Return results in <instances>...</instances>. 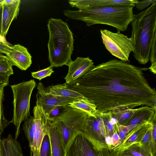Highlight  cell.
I'll use <instances>...</instances> for the list:
<instances>
[{"mask_svg":"<svg viewBox=\"0 0 156 156\" xmlns=\"http://www.w3.org/2000/svg\"><path fill=\"white\" fill-rule=\"evenodd\" d=\"M33 111L34 128L33 147L30 153L31 156H39L42 141L48 133L49 120L41 106L36 105Z\"/></svg>","mask_w":156,"mask_h":156,"instance_id":"11","label":"cell"},{"mask_svg":"<svg viewBox=\"0 0 156 156\" xmlns=\"http://www.w3.org/2000/svg\"><path fill=\"white\" fill-rule=\"evenodd\" d=\"M155 2H156V0H146L141 1L138 0L135 4V6L138 9L142 10Z\"/></svg>","mask_w":156,"mask_h":156,"instance_id":"34","label":"cell"},{"mask_svg":"<svg viewBox=\"0 0 156 156\" xmlns=\"http://www.w3.org/2000/svg\"><path fill=\"white\" fill-rule=\"evenodd\" d=\"M2 140L1 138V136H0V156H2Z\"/></svg>","mask_w":156,"mask_h":156,"instance_id":"40","label":"cell"},{"mask_svg":"<svg viewBox=\"0 0 156 156\" xmlns=\"http://www.w3.org/2000/svg\"><path fill=\"white\" fill-rule=\"evenodd\" d=\"M47 26L50 66L58 67L68 66L72 61L71 56L74 50L72 32L68 24L61 19L51 18L48 21Z\"/></svg>","mask_w":156,"mask_h":156,"instance_id":"4","label":"cell"},{"mask_svg":"<svg viewBox=\"0 0 156 156\" xmlns=\"http://www.w3.org/2000/svg\"><path fill=\"white\" fill-rule=\"evenodd\" d=\"M131 6H108L78 10H64L69 18L80 20L89 27L96 24L108 25L118 31H124L132 20L133 14Z\"/></svg>","mask_w":156,"mask_h":156,"instance_id":"2","label":"cell"},{"mask_svg":"<svg viewBox=\"0 0 156 156\" xmlns=\"http://www.w3.org/2000/svg\"><path fill=\"white\" fill-rule=\"evenodd\" d=\"M20 4V0H16L15 2L11 4H5L2 1L1 14V36L5 38L12 22L16 19L19 14Z\"/></svg>","mask_w":156,"mask_h":156,"instance_id":"15","label":"cell"},{"mask_svg":"<svg viewBox=\"0 0 156 156\" xmlns=\"http://www.w3.org/2000/svg\"><path fill=\"white\" fill-rule=\"evenodd\" d=\"M66 106H59L52 110L48 117L49 120L52 122L64 110Z\"/></svg>","mask_w":156,"mask_h":156,"instance_id":"33","label":"cell"},{"mask_svg":"<svg viewBox=\"0 0 156 156\" xmlns=\"http://www.w3.org/2000/svg\"><path fill=\"white\" fill-rule=\"evenodd\" d=\"M12 66L7 58L0 60V75L9 77L13 74Z\"/></svg>","mask_w":156,"mask_h":156,"instance_id":"28","label":"cell"},{"mask_svg":"<svg viewBox=\"0 0 156 156\" xmlns=\"http://www.w3.org/2000/svg\"><path fill=\"white\" fill-rule=\"evenodd\" d=\"M131 23L133 56L140 63L145 64L149 60L152 44L156 36V2L133 15Z\"/></svg>","mask_w":156,"mask_h":156,"instance_id":"3","label":"cell"},{"mask_svg":"<svg viewBox=\"0 0 156 156\" xmlns=\"http://www.w3.org/2000/svg\"><path fill=\"white\" fill-rule=\"evenodd\" d=\"M12 50L6 55L12 66L22 70H26L31 65L32 56L27 49L19 44L11 46Z\"/></svg>","mask_w":156,"mask_h":156,"instance_id":"14","label":"cell"},{"mask_svg":"<svg viewBox=\"0 0 156 156\" xmlns=\"http://www.w3.org/2000/svg\"><path fill=\"white\" fill-rule=\"evenodd\" d=\"M1 14V11L0 12V36H1V32H2Z\"/></svg>","mask_w":156,"mask_h":156,"instance_id":"41","label":"cell"},{"mask_svg":"<svg viewBox=\"0 0 156 156\" xmlns=\"http://www.w3.org/2000/svg\"><path fill=\"white\" fill-rule=\"evenodd\" d=\"M51 147V156H66L61 136L55 125L49 121L48 128Z\"/></svg>","mask_w":156,"mask_h":156,"instance_id":"17","label":"cell"},{"mask_svg":"<svg viewBox=\"0 0 156 156\" xmlns=\"http://www.w3.org/2000/svg\"><path fill=\"white\" fill-rule=\"evenodd\" d=\"M117 153L112 146L98 149L81 133L73 138L66 150V156H117Z\"/></svg>","mask_w":156,"mask_h":156,"instance_id":"8","label":"cell"},{"mask_svg":"<svg viewBox=\"0 0 156 156\" xmlns=\"http://www.w3.org/2000/svg\"><path fill=\"white\" fill-rule=\"evenodd\" d=\"M2 1L3 0H0V12L1 11L2 7Z\"/></svg>","mask_w":156,"mask_h":156,"instance_id":"42","label":"cell"},{"mask_svg":"<svg viewBox=\"0 0 156 156\" xmlns=\"http://www.w3.org/2000/svg\"><path fill=\"white\" fill-rule=\"evenodd\" d=\"M34 125L33 116H30L25 121L23 125V130L29 143L31 152L33 149Z\"/></svg>","mask_w":156,"mask_h":156,"instance_id":"24","label":"cell"},{"mask_svg":"<svg viewBox=\"0 0 156 156\" xmlns=\"http://www.w3.org/2000/svg\"><path fill=\"white\" fill-rule=\"evenodd\" d=\"M105 140L106 144L107 146L109 147L112 146V145L111 137L109 136H106Z\"/></svg>","mask_w":156,"mask_h":156,"instance_id":"38","label":"cell"},{"mask_svg":"<svg viewBox=\"0 0 156 156\" xmlns=\"http://www.w3.org/2000/svg\"><path fill=\"white\" fill-rule=\"evenodd\" d=\"M37 91L36 95V105L42 107L48 117L55 107L59 106L69 105V103L76 100L52 94L48 87H45L41 82L37 84Z\"/></svg>","mask_w":156,"mask_h":156,"instance_id":"10","label":"cell"},{"mask_svg":"<svg viewBox=\"0 0 156 156\" xmlns=\"http://www.w3.org/2000/svg\"><path fill=\"white\" fill-rule=\"evenodd\" d=\"M68 105L83 111L88 115L96 117V106L93 102L87 98L74 100L69 103Z\"/></svg>","mask_w":156,"mask_h":156,"instance_id":"21","label":"cell"},{"mask_svg":"<svg viewBox=\"0 0 156 156\" xmlns=\"http://www.w3.org/2000/svg\"><path fill=\"white\" fill-rule=\"evenodd\" d=\"M152 123V122H151ZM152 124L148 129L140 143L141 145L152 156H156L154 153L151 139Z\"/></svg>","mask_w":156,"mask_h":156,"instance_id":"25","label":"cell"},{"mask_svg":"<svg viewBox=\"0 0 156 156\" xmlns=\"http://www.w3.org/2000/svg\"><path fill=\"white\" fill-rule=\"evenodd\" d=\"M2 156H24L20 143L9 134L2 140Z\"/></svg>","mask_w":156,"mask_h":156,"instance_id":"19","label":"cell"},{"mask_svg":"<svg viewBox=\"0 0 156 156\" xmlns=\"http://www.w3.org/2000/svg\"><path fill=\"white\" fill-rule=\"evenodd\" d=\"M9 77L0 75V88L4 87L9 84Z\"/></svg>","mask_w":156,"mask_h":156,"instance_id":"37","label":"cell"},{"mask_svg":"<svg viewBox=\"0 0 156 156\" xmlns=\"http://www.w3.org/2000/svg\"><path fill=\"white\" fill-rule=\"evenodd\" d=\"M152 124L151 139L154 154L156 155V115L154 114L151 122Z\"/></svg>","mask_w":156,"mask_h":156,"instance_id":"32","label":"cell"},{"mask_svg":"<svg viewBox=\"0 0 156 156\" xmlns=\"http://www.w3.org/2000/svg\"><path fill=\"white\" fill-rule=\"evenodd\" d=\"M48 88L51 93L61 97L76 100L86 98L78 92L69 88L66 83L49 86Z\"/></svg>","mask_w":156,"mask_h":156,"instance_id":"20","label":"cell"},{"mask_svg":"<svg viewBox=\"0 0 156 156\" xmlns=\"http://www.w3.org/2000/svg\"><path fill=\"white\" fill-rule=\"evenodd\" d=\"M112 145L116 147L120 145L121 142L117 131L115 132L111 137Z\"/></svg>","mask_w":156,"mask_h":156,"instance_id":"36","label":"cell"},{"mask_svg":"<svg viewBox=\"0 0 156 156\" xmlns=\"http://www.w3.org/2000/svg\"><path fill=\"white\" fill-rule=\"evenodd\" d=\"M100 32L103 43L109 52L120 60L129 61L130 54L133 49L131 38L120 31L114 33L102 29Z\"/></svg>","mask_w":156,"mask_h":156,"instance_id":"7","label":"cell"},{"mask_svg":"<svg viewBox=\"0 0 156 156\" xmlns=\"http://www.w3.org/2000/svg\"><path fill=\"white\" fill-rule=\"evenodd\" d=\"M156 109L147 106L135 108L129 120L124 126H136L144 122H151L156 113Z\"/></svg>","mask_w":156,"mask_h":156,"instance_id":"18","label":"cell"},{"mask_svg":"<svg viewBox=\"0 0 156 156\" xmlns=\"http://www.w3.org/2000/svg\"><path fill=\"white\" fill-rule=\"evenodd\" d=\"M36 85L35 80H31L10 86L13 93V118L10 122L15 126L16 139L20 133L21 123L30 117V98Z\"/></svg>","mask_w":156,"mask_h":156,"instance_id":"6","label":"cell"},{"mask_svg":"<svg viewBox=\"0 0 156 156\" xmlns=\"http://www.w3.org/2000/svg\"><path fill=\"white\" fill-rule=\"evenodd\" d=\"M11 50V46H9L5 41H0V52L6 55Z\"/></svg>","mask_w":156,"mask_h":156,"instance_id":"35","label":"cell"},{"mask_svg":"<svg viewBox=\"0 0 156 156\" xmlns=\"http://www.w3.org/2000/svg\"><path fill=\"white\" fill-rule=\"evenodd\" d=\"M117 126V132L122 143L125 139L129 131L136 126H125L120 125L118 123Z\"/></svg>","mask_w":156,"mask_h":156,"instance_id":"31","label":"cell"},{"mask_svg":"<svg viewBox=\"0 0 156 156\" xmlns=\"http://www.w3.org/2000/svg\"><path fill=\"white\" fill-rule=\"evenodd\" d=\"M4 88H0V136L3 133L4 129L10 123V122L6 119L4 114Z\"/></svg>","mask_w":156,"mask_h":156,"instance_id":"26","label":"cell"},{"mask_svg":"<svg viewBox=\"0 0 156 156\" xmlns=\"http://www.w3.org/2000/svg\"><path fill=\"white\" fill-rule=\"evenodd\" d=\"M94 65L93 60L89 57H78L68 65L69 69L64 78L66 83L73 82L83 75Z\"/></svg>","mask_w":156,"mask_h":156,"instance_id":"13","label":"cell"},{"mask_svg":"<svg viewBox=\"0 0 156 156\" xmlns=\"http://www.w3.org/2000/svg\"><path fill=\"white\" fill-rule=\"evenodd\" d=\"M152 125L151 122H147L138 125L129 132L124 140L118 146L113 147L117 152L124 150L135 143L140 144L144 135Z\"/></svg>","mask_w":156,"mask_h":156,"instance_id":"16","label":"cell"},{"mask_svg":"<svg viewBox=\"0 0 156 156\" xmlns=\"http://www.w3.org/2000/svg\"><path fill=\"white\" fill-rule=\"evenodd\" d=\"M54 72L53 67L51 66L45 69L31 73L32 76L34 78L41 80L42 79L50 76Z\"/></svg>","mask_w":156,"mask_h":156,"instance_id":"30","label":"cell"},{"mask_svg":"<svg viewBox=\"0 0 156 156\" xmlns=\"http://www.w3.org/2000/svg\"><path fill=\"white\" fill-rule=\"evenodd\" d=\"M7 58V57L6 55H4L3 54L0 52V60Z\"/></svg>","mask_w":156,"mask_h":156,"instance_id":"39","label":"cell"},{"mask_svg":"<svg viewBox=\"0 0 156 156\" xmlns=\"http://www.w3.org/2000/svg\"><path fill=\"white\" fill-rule=\"evenodd\" d=\"M87 115L83 111L68 105L52 122L57 127L65 150L73 138L82 132Z\"/></svg>","mask_w":156,"mask_h":156,"instance_id":"5","label":"cell"},{"mask_svg":"<svg viewBox=\"0 0 156 156\" xmlns=\"http://www.w3.org/2000/svg\"><path fill=\"white\" fill-rule=\"evenodd\" d=\"M149 60H150L151 65L148 69L154 74L156 73V36L153 41L150 55Z\"/></svg>","mask_w":156,"mask_h":156,"instance_id":"29","label":"cell"},{"mask_svg":"<svg viewBox=\"0 0 156 156\" xmlns=\"http://www.w3.org/2000/svg\"><path fill=\"white\" fill-rule=\"evenodd\" d=\"M141 68L113 59L94 66L69 88L93 102L100 112L114 113L139 106L156 108V91Z\"/></svg>","mask_w":156,"mask_h":156,"instance_id":"1","label":"cell"},{"mask_svg":"<svg viewBox=\"0 0 156 156\" xmlns=\"http://www.w3.org/2000/svg\"><path fill=\"white\" fill-rule=\"evenodd\" d=\"M100 114L104 122L106 136L112 137L115 132H117L118 122L112 116L110 112H100Z\"/></svg>","mask_w":156,"mask_h":156,"instance_id":"23","label":"cell"},{"mask_svg":"<svg viewBox=\"0 0 156 156\" xmlns=\"http://www.w3.org/2000/svg\"><path fill=\"white\" fill-rule=\"evenodd\" d=\"M39 156H51L50 142L48 133L45 135L42 141Z\"/></svg>","mask_w":156,"mask_h":156,"instance_id":"27","label":"cell"},{"mask_svg":"<svg viewBox=\"0 0 156 156\" xmlns=\"http://www.w3.org/2000/svg\"><path fill=\"white\" fill-rule=\"evenodd\" d=\"M95 117L87 115L81 134L89 140L98 149L107 147L104 122L100 112L97 110Z\"/></svg>","mask_w":156,"mask_h":156,"instance_id":"9","label":"cell"},{"mask_svg":"<svg viewBox=\"0 0 156 156\" xmlns=\"http://www.w3.org/2000/svg\"><path fill=\"white\" fill-rule=\"evenodd\" d=\"M138 0H69L71 6L79 10L108 6H135Z\"/></svg>","mask_w":156,"mask_h":156,"instance_id":"12","label":"cell"},{"mask_svg":"<svg viewBox=\"0 0 156 156\" xmlns=\"http://www.w3.org/2000/svg\"><path fill=\"white\" fill-rule=\"evenodd\" d=\"M117 156H152L139 143H135L117 152Z\"/></svg>","mask_w":156,"mask_h":156,"instance_id":"22","label":"cell"}]
</instances>
